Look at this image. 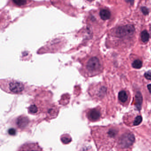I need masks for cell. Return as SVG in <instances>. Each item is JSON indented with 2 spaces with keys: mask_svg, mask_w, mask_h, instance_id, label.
<instances>
[{
  "mask_svg": "<svg viewBox=\"0 0 151 151\" xmlns=\"http://www.w3.org/2000/svg\"><path fill=\"white\" fill-rule=\"evenodd\" d=\"M101 67L100 61L96 57H92L90 58L86 65V69L90 73H94L97 72L100 70Z\"/></svg>",
  "mask_w": 151,
  "mask_h": 151,
  "instance_id": "cell-1",
  "label": "cell"
},
{
  "mask_svg": "<svg viewBox=\"0 0 151 151\" xmlns=\"http://www.w3.org/2000/svg\"><path fill=\"white\" fill-rule=\"evenodd\" d=\"M134 141V135L131 133H127L122 136L120 140V144L122 148H127L133 144Z\"/></svg>",
  "mask_w": 151,
  "mask_h": 151,
  "instance_id": "cell-2",
  "label": "cell"
},
{
  "mask_svg": "<svg viewBox=\"0 0 151 151\" xmlns=\"http://www.w3.org/2000/svg\"><path fill=\"white\" fill-rule=\"evenodd\" d=\"M135 32V28L133 25H127L118 27L116 34L119 37H125L132 35Z\"/></svg>",
  "mask_w": 151,
  "mask_h": 151,
  "instance_id": "cell-3",
  "label": "cell"
},
{
  "mask_svg": "<svg viewBox=\"0 0 151 151\" xmlns=\"http://www.w3.org/2000/svg\"><path fill=\"white\" fill-rule=\"evenodd\" d=\"M8 86L9 91L11 93L15 94L21 93L23 91L25 88L23 83L15 81L9 82Z\"/></svg>",
  "mask_w": 151,
  "mask_h": 151,
  "instance_id": "cell-4",
  "label": "cell"
},
{
  "mask_svg": "<svg viewBox=\"0 0 151 151\" xmlns=\"http://www.w3.org/2000/svg\"><path fill=\"white\" fill-rule=\"evenodd\" d=\"M17 151H43L36 143H27L23 145Z\"/></svg>",
  "mask_w": 151,
  "mask_h": 151,
  "instance_id": "cell-5",
  "label": "cell"
},
{
  "mask_svg": "<svg viewBox=\"0 0 151 151\" xmlns=\"http://www.w3.org/2000/svg\"><path fill=\"white\" fill-rule=\"evenodd\" d=\"M101 116V113L98 110L96 109L90 110L87 113L89 119L91 121H96L99 119Z\"/></svg>",
  "mask_w": 151,
  "mask_h": 151,
  "instance_id": "cell-6",
  "label": "cell"
},
{
  "mask_svg": "<svg viewBox=\"0 0 151 151\" xmlns=\"http://www.w3.org/2000/svg\"><path fill=\"white\" fill-rule=\"evenodd\" d=\"M142 103V96L141 93L138 92L136 95V106L137 110H141Z\"/></svg>",
  "mask_w": 151,
  "mask_h": 151,
  "instance_id": "cell-7",
  "label": "cell"
},
{
  "mask_svg": "<svg viewBox=\"0 0 151 151\" xmlns=\"http://www.w3.org/2000/svg\"><path fill=\"white\" fill-rule=\"evenodd\" d=\"M28 123V119L25 117H21L18 119L17 124L20 127L22 128L26 127Z\"/></svg>",
  "mask_w": 151,
  "mask_h": 151,
  "instance_id": "cell-8",
  "label": "cell"
},
{
  "mask_svg": "<svg viewBox=\"0 0 151 151\" xmlns=\"http://www.w3.org/2000/svg\"><path fill=\"white\" fill-rule=\"evenodd\" d=\"M100 16L103 20H106L111 17V13L108 10L102 9L100 11Z\"/></svg>",
  "mask_w": 151,
  "mask_h": 151,
  "instance_id": "cell-9",
  "label": "cell"
},
{
  "mask_svg": "<svg viewBox=\"0 0 151 151\" xmlns=\"http://www.w3.org/2000/svg\"><path fill=\"white\" fill-rule=\"evenodd\" d=\"M118 99L122 103H125L127 100L128 96L126 92L125 91H121L119 93Z\"/></svg>",
  "mask_w": 151,
  "mask_h": 151,
  "instance_id": "cell-10",
  "label": "cell"
},
{
  "mask_svg": "<svg viewBox=\"0 0 151 151\" xmlns=\"http://www.w3.org/2000/svg\"><path fill=\"white\" fill-rule=\"evenodd\" d=\"M150 39V35L146 31H143L141 34V39L144 42H148Z\"/></svg>",
  "mask_w": 151,
  "mask_h": 151,
  "instance_id": "cell-11",
  "label": "cell"
},
{
  "mask_svg": "<svg viewBox=\"0 0 151 151\" xmlns=\"http://www.w3.org/2000/svg\"><path fill=\"white\" fill-rule=\"evenodd\" d=\"M61 142L64 144H67L71 142L72 141V138L68 134L63 135L61 138Z\"/></svg>",
  "mask_w": 151,
  "mask_h": 151,
  "instance_id": "cell-12",
  "label": "cell"
},
{
  "mask_svg": "<svg viewBox=\"0 0 151 151\" xmlns=\"http://www.w3.org/2000/svg\"><path fill=\"white\" fill-rule=\"evenodd\" d=\"M132 66L135 69H140L142 66V62L140 60H135L132 64Z\"/></svg>",
  "mask_w": 151,
  "mask_h": 151,
  "instance_id": "cell-13",
  "label": "cell"
},
{
  "mask_svg": "<svg viewBox=\"0 0 151 151\" xmlns=\"http://www.w3.org/2000/svg\"><path fill=\"white\" fill-rule=\"evenodd\" d=\"M28 111L30 114H35L38 111V108H37L36 106L35 105H31V106H29V108H28Z\"/></svg>",
  "mask_w": 151,
  "mask_h": 151,
  "instance_id": "cell-14",
  "label": "cell"
},
{
  "mask_svg": "<svg viewBox=\"0 0 151 151\" xmlns=\"http://www.w3.org/2000/svg\"><path fill=\"white\" fill-rule=\"evenodd\" d=\"M142 117L141 116H137L134 121V126H137L140 125L142 123Z\"/></svg>",
  "mask_w": 151,
  "mask_h": 151,
  "instance_id": "cell-15",
  "label": "cell"
},
{
  "mask_svg": "<svg viewBox=\"0 0 151 151\" xmlns=\"http://www.w3.org/2000/svg\"><path fill=\"white\" fill-rule=\"evenodd\" d=\"M13 2L18 6H22L26 4V0H12Z\"/></svg>",
  "mask_w": 151,
  "mask_h": 151,
  "instance_id": "cell-16",
  "label": "cell"
},
{
  "mask_svg": "<svg viewBox=\"0 0 151 151\" xmlns=\"http://www.w3.org/2000/svg\"><path fill=\"white\" fill-rule=\"evenodd\" d=\"M117 132L115 129H111L108 132L109 135L111 137H114L117 134Z\"/></svg>",
  "mask_w": 151,
  "mask_h": 151,
  "instance_id": "cell-17",
  "label": "cell"
},
{
  "mask_svg": "<svg viewBox=\"0 0 151 151\" xmlns=\"http://www.w3.org/2000/svg\"><path fill=\"white\" fill-rule=\"evenodd\" d=\"M144 76L147 80H151V71H149L145 73Z\"/></svg>",
  "mask_w": 151,
  "mask_h": 151,
  "instance_id": "cell-18",
  "label": "cell"
},
{
  "mask_svg": "<svg viewBox=\"0 0 151 151\" xmlns=\"http://www.w3.org/2000/svg\"><path fill=\"white\" fill-rule=\"evenodd\" d=\"M142 11L144 15H147L149 13V10L146 7H142Z\"/></svg>",
  "mask_w": 151,
  "mask_h": 151,
  "instance_id": "cell-19",
  "label": "cell"
},
{
  "mask_svg": "<svg viewBox=\"0 0 151 151\" xmlns=\"http://www.w3.org/2000/svg\"><path fill=\"white\" fill-rule=\"evenodd\" d=\"M9 134L11 135H14L16 134V131L14 129H9Z\"/></svg>",
  "mask_w": 151,
  "mask_h": 151,
  "instance_id": "cell-20",
  "label": "cell"
},
{
  "mask_svg": "<svg viewBox=\"0 0 151 151\" xmlns=\"http://www.w3.org/2000/svg\"><path fill=\"white\" fill-rule=\"evenodd\" d=\"M134 0H126V1L128 3H129L131 4H133L134 3Z\"/></svg>",
  "mask_w": 151,
  "mask_h": 151,
  "instance_id": "cell-21",
  "label": "cell"
},
{
  "mask_svg": "<svg viewBox=\"0 0 151 151\" xmlns=\"http://www.w3.org/2000/svg\"><path fill=\"white\" fill-rule=\"evenodd\" d=\"M147 87H148V89H149L150 93H151V84H149Z\"/></svg>",
  "mask_w": 151,
  "mask_h": 151,
  "instance_id": "cell-22",
  "label": "cell"
},
{
  "mask_svg": "<svg viewBox=\"0 0 151 151\" xmlns=\"http://www.w3.org/2000/svg\"><path fill=\"white\" fill-rule=\"evenodd\" d=\"M150 35L151 37V25L150 27Z\"/></svg>",
  "mask_w": 151,
  "mask_h": 151,
  "instance_id": "cell-23",
  "label": "cell"
},
{
  "mask_svg": "<svg viewBox=\"0 0 151 151\" xmlns=\"http://www.w3.org/2000/svg\"><path fill=\"white\" fill-rule=\"evenodd\" d=\"M87 1H94V0H87Z\"/></svg>",
  "mask_w": 151,
  "mask_h": 151,
  "instance_id": "cell-24",
  "label": "cell"
},
{
  "mask_svg": "<svg viewBox=\"0 0 151 151\" xmlns=\"http://www.w3.org/2000/svg\"><path fill=\"white\" fill-rule=\"evenodd\" d=\"M82 151H87L86 150H82Z\"/></svg>",
  "mask_w": 151,
  "mask_h": 151,
  "instance_id": "cell-25",
  "label": "cell"
}]
</instances>
